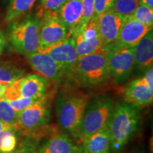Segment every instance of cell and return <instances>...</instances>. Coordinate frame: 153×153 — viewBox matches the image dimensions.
I'll use <instances>...</instances> for the list:
<instances>
[{
  "instance_id": "6da1fadb",
  "label": "cell",
  "mask_w": 153,
  "mask_h": 153,
  "mask_svg": "<svg viewBox=\"0 0 153 153\" xmlns=\"http://www.w3.org/2000/svg\"><path fill=\"white\" fill-rule=\"evenodd\" d=\"M140 121L139 108L126 102L115 104L108 129L111 152L119 153L138 129Z\"/></svg>"
},
{
  "instance_id": "7a4b0ae2",
  "label": "cell",
  "mask_w": 153,
  "mask_h": 153,
  "mask_svg": "<svg viewBox=\"0 0 153 153\" xmlns=\"http://www.w3.org/2000/svg\"><path fill=\"white\" fill-rule=\"evenodd\" d=\"M114 106L112 99L107 97H98L89 102L73 137L83 141L87 137L108 128Z\"/></svg>"
},
{
  "instance_id": "3957f363",
  "label": "cell",
  "mask_w": 153,
  "mask_h": 153,
  "mask_svg": "<svg viewBox=\"0 0 153 153\" xmlns=\"http://www.w3.org/2000/svg\"><path fill=\"white\" fill-rule=\"evenodd\" d=\"M82 85H102L111 77L109 66L104 49L78 57L72 74Z\"/></svg>"
},
{
  "instance_id": "277c9868",
  "label": "cell",
  "mask_w": 153,
  "mask_h": 153,
  "mask_svg": "<svg viewBox=\"0 0 153 153\" xmlns=\"http://www.w3.org/2000/svg\"><path fill=\"white\" fill-rule=\"evenodd\" d=\"M89 97L81 93L62 94L57 97L55 111L59 125L73 135L81 123Z\"/></svg>"
},
{
  "instance_id": "5b68a950",
  "label": "cell",
  "mask_w": 153,
  "mask_h": 153,
  "mask_svg": "<svg viewBox=\"0 0 153 153\" xmlns=\"http://www.w3.org/2000/svg\"><path fill=\"white\" fill-rule=\"evenodd\" d=\"M40 25L41 19L32 16L12 24L9 40L17 53L27 57L38 52Z\"/></svg>"
},
{
  "instance_id": "8992f818",
  "label": "cell",
  "mask_w": 153,
  "mask_h": 153,
  "mask_svg": "<svg viewBox=\"0 0 153 153\" xmlns=\"http://www.w3.org/2000/svg\"><path fill=\"white\" fill-rule=\"evenodd\" d=\"M51 120V106L45 97L18 113L15 131H20L25 136L33 137Z\"/></svg>"
},
{
  "instance_id": "52a82bcc",
  "label": "cell",
  "mask_w": 153,
  "mask_h": 153,
  "mask_svg": "<svg viewBox=\"0 0 153 153\" xmlns=\"http://www.w3.org/2000/svg\"><path fill=\"white\" fill-rule=\"evenodd\" d=\"M48 81L42 76L28 74L7 85L3 97L7 101L22 98L38 99L45 97Z\"/></svg>"
},
{
  "instance_id": "ba28073f",
  "label": "cell",
  "mask_w": 153,
  "mask_h": 153,
  "mask_svg": "<svg viewBox=\"0 0 153 153\" xmlns=\"http://www.w3.org/2000/svg\"><path fill=\"white\" fill-rule=\"evenodd\" d=\"M109 66L111 76L118 83H123L131 76L134 68L133 48L107 45L104 47Z\"/></svg>"
},
{
  "instance_id": "9c48e42d",
  "label": "cell",
  "mask_w": 153,
  "mask_h": 153,
  "mask_svg": "<svg viewBox=\"0 0 153 153\" xmlns=\"http://www.w3.org/2000/svg\"><path fill=\"white\" fill-rule=\"evenodd\" d=\"M41 19L38 52L43 53L49 48L70 37L68 30L58 16L57 12L45 13Z\"/></svg>"
},
{
  "instance_id": "30bf717a",
  "label": "cell",
  "mask_w": 153,
  "mask_h": 153,
  "mask_svg": "<svg viewBox=\"0 0 153 153\" xmlns=\"http://www.w3.org/2000/svg\"><path fill=\"white\" fill-rule=\"evenodd\" d=\"M43 53L48 55L69 75H71L79 57L76 52L74 40L72 36L46 49Z\"/></svg>"
},
{
  "instance_id": "8fae6325",
  "label": "cell",
  "mask_w": 153,
  "mask_h": 153,
  "mask_svg": "<svg viewBox=\"0 0 153 153\" xmlns=\"http://www.w3.org/2000/svg\"><path fill=\"white\" fill-rule=\"evenodd\" d=\"M151 30L152 27L143 24L132 16L128 17L122 25L117 39L110 45L133 48Z\"/></svg>"
},
{
  "instance_id": "7c38bea8",
  "label": "cell",
  "mask_w": 153,
  "mask_h": 153,
  "mask_svg": "<svg viewBox=\"0 0 153 153\" xmlns=\"http://www.w3.org/2000/svg\"><path fill=\"white\" fill-rule=\"evenodd\" d=\"M33 70L47 80L59 82L65 76V72L48 55L37 52L26 57Z\"/></svg>"
},
{
  "instance_id": "4fadbf2b",
  "label": "cell",
  "mask_w": 153,
  "mask_h": 153,
  "mask_svg": "<svg viewBox=\"0 0 153 153\" xmlns=\"http://www.w3.org/2000/svg\"><path fill=\"white\" fill-rule=\"evenodd\" d=\"M125 19L112 9L105 11L97 17L99 32L103 46H106L117 39Z\"/></svg>"
},
{
  "instance_id": "5bb4252c",
  "label": "cell",
  "mask_w": 153,
  "mask_h": 153,
  "mask_svg": "<svg viewBox=\"0 0 153 153\" xmlns=\"http://www.w3.org/2000/svg\"><path fill=\"white\" fill-rule=\"evenodd\" d=\"M124 100L137 108L149 106L153 101V89L142 77L133 80L124 90Z\"/></svg>"
},
{
  "instance_id": "9a60e30c",
  "label": "cell",
  "mask_w": 153,
  "mask_h": 153,
  "mask_svg": "<svg viewBox=\"0 0 153 153\" xmlns=\"http://www.w3.org/2000/svg\"><path fill=\"white\" fill-rule=\"evenodd\" d=\"M38 153H82V145L67 133H58L45 141Z\"/></svg>"
},
{
  "instance_id": "2e32d148",
  "label": "cell",
  "mask_w": 153,
  "mask_h": 153,
  "mask_svg": "<svg viewBox=\"0 0 153 153\" xmlns=\"http://www.w3.org/2000/svg\"><path fill=\"white\" fill-rule=\"evenodd\" d=\"M135 68L138 70H147L153 64V33L150 30L133 47Z\"/></svg>"
},
{
  "instance_id": "e0dca14e",
  "label": "cell",
  "mask_w": 153,
  "mask_h": 153,
  "mask_svg": "<svg viewBox=\"0 0 153 153\" xmlns=\"http://www.w3.org/2000/svg\"><path fill=\"white\" fill-rule=\"evenodd\" d=\"M58 16L72 36L79 25L82 16V0H71L62 6L57 12Z\"/></svg>"
},
{
  "instance_id": "ac0fdd59",
  "label": "cell",
  "mask_w": 153,
  "mask_h": 153,
  "mask_svg": "<svg viewBox=\"0 0 153 153\" xmlns=\"http://www.w3.org/2000/svg\"><path fill=\"white\" fill-rule=\"evenodd\" d=\"M82 142V153L111 152V142L108 128L87 137Z\"/></svg>"
},
{
  "instance_id": "d6986e66",
  "label": "cell",
  "mask_w": 153,
  "mask_h": 153,
  "mask_svg": "<svg viewBox=\"0 0 153 153\" xmlns=\"http://www.w3.org/2000/svg\"><path fill=\"white\" fill-rule=\"evenodd\" d=\"M73 38L75 43L76 52L79 57L91 54L104 49L100 35L91 40L82 39L77 36H74Z\"/></svg>"
},
{
  "instance_id": "ffe728a7",
  "label": "cell",
  "mask_w": 153,
  "mask_h": 153,
  "mask_svg": "<svg viewBox=\"0 0 153 153\" xmlns=\"http://www.w3.org/2000/svg\"><path fill=\"white\" fill-rule=\"evenodd\" d=\"M36 0H11L5 14V21L10 22L22 16L33 7Z\"/></svg>"
},
{
  "instance_id": "44dd1931",
  "label": "cell",
  "mask_w": 153,
  "mask_h": 153,
  "mask_svg": "<svg viewBox=\"0 0 153 153\" xmlns=\"http://www.w3.org/2000/svg\"><path fill=\"white\" fill-rule=\"evenodd\" d=\"M24 75V72L17 67L7 62H0V83L2 85H10Z\"/></svg>"
},
{
  "instance_id": "7402d4cb",
  "label": "cell",
  "mask_w": 153,
  "mask_h": 153,
  "mask_svg": "<svg viewBox=\"0 0 153 153\" xmlns=\"http://www.w3.org/2000/svg\"><path fill=\"white\" fill-rule=\"evenodd\" d=\"M18 113L15 111L7 99L1 97L0 98V121L12 126H16ZM15 131V130H14Z\"/></svg>"
},
{
  "instance_id": "603a6c76",
  "label": "cell",
  "mask_w": 153,
  "mask_h": 153,
  "mask_svg": "<svg viewBox=\"0 0 153 153\" xmlns=\"http://www.w3.org/2000/svg\"><path fill=\"white\" fill-rule=\"evenodd\" d=\"M139 4V0H116L112 9L126 19L133 14Z\"/></svg>"
},
{
  "instance_id": "cb8c5ba5",
  "label": "cell",
  "mask_w": 153,
  "mask_h": 153,
  "mask_svg": "<svg viewBox=\"0 0 153 153\" xmlns=\"http://www.w3.org/2000/svg\"><path fill=\"white\" fill-rule=\"evenodd\" d=\"M82 16L79 25L72 36H74L76 34L81 33L82 30L85 28L87 23L91 20V19L94 14V0H82Z\"/></svg>"
},
{
  "instance_id": "d4e9b609",
  "label": "cell",
  "mask_w": 153,
  "mask_h": 153,
  "mask_svg": "<svg viewBox=\"0 0 153 153\" xmlns=\"http://www.w3.org/2000/svg\"><path fill=\"white\" fill-rule=\"evenodd\" d=\"M146 26L152 27L153 24V8L147 6L139 4L135 12L131 16Z\"/></svg>"
},
{
  "instance_id": "484cf974",
  "label": "cell",
  "mask_w": 153,
  "mask_h": 153,
  "mask_svg": "<svg viewBox=\"0 0 153 153\" xmlns=\"http://www.w3.org/2000/svg\"><path fill=\"white\" fill-rule=\"evenodd\" d=\"M99 35L98 24H97V17L93 16L91 20L87 23L86 26L81 33L76 34L74 36H79L82 39L85 40H91L92 38L97 37ZM72 36V37H74Z\"/></svg>"
},
{
  "instance_id": "4316f807",
  "label": "cell",
  "mask_w": 153,
  "mask_h": 153,
  "mask_svg": "<svg viewBox=\"0 0 153 153\" xmlns=\"http://www.w3.org/2000/svg\"><path fill=\"white\" fill-rule=\"evenodd\" d=\"M38 149L37 140L28 137L16 146L14 150L7 153H38Z\"/></svg>"
},
{
  "instance_id": "83f0119b",
  "label": "cell",
  "mask_w": 153,
  "mask_h": 153,
  "mask_svg": "<svg viewBox=\"0 0 153 153\" xmlns=\"http://www.w3.org/2000/svg\"><path fill=\"white\" fill-rule=\"evenodd\" d=\"M66 2V0H41V7L42 10L40 11L39 16H41L45 13L58 12Z\"/></svg>"
},
{
  "instance_id": "f1b7e54d",
  "label": "cell",
  "mask_w": 153,
  "mask_h": 153,
  "mask_svg": "<svg viewBox=\"0 0 153 153\" xmlns=\"http://www.w3.org/2000/svg\"><path fill=\"white\" fill-rule=\"evenodd\" d=\"M116 0H94V16L98 17L105 11L112 9Z\"/></svg>"
},
{
  "instance_id": "f546056e",
  "label": "cell",
  "mask_w": 153,
  "mask_h": 153,
  "mask_svg": "<svg viewBox=\"0 0 153 153\" xmlns=\"http://www.w3.org/2000/svg\"><path fill=\"white\" fill-rule=\"evenodd\" d=\"M38 99H30V98H22L16 99V100H13V101H8L9 104L12 108L16 111L17 113H19L22 111L23 110H24L25 108H26L27 107L30 106L31 104H33L34 102H36Z\"/></svg>"
},
{
  "instance_id": "4dcf8cb0",
  "label": "cell",
  "mask_w": 153,
  "mask_h": 153,
  "mask_svg": "<svg viewBox=\"0 0 153 153\" xmlns=\"http://www.w3.org/2000/svg\"><path fill=\"white\" fill-rule=\"evenodd\" d=\"M143 79L146 82V84L150 89H153V68L151 67L147 70H145L144 76H143Z\"/></svg>"
},
{
  "instance_id": "1f68e13d",
  "label": "cell",
  "mask_w": 153,
  "mask_h": 153,
  "mask_svg": "<svg viewBox=\"0 0 153 153\" xmlns=\"http://www.w3.org/2000/svg\"><path fill=\"white\" fill-rule=\"evenodd\" d=\"M6 43H7V41H6L4 34L1 30H0V55L3 53L6 46Z\"/></svg>"
},
{
  "instance_id": "d6a6232c",
  "label": "cell",
  "mask_w": 153,
  "mask_h": 153,
  "mask_svg": "<svg viewBox=\"0 0 153 153\" xmlns=\"http://www.w3.org/2000/svg\"><path fill=\"white\" fill-rule=\"evenodd\" d=\"M139 4L153 8V0H139Z\"/></svg>"
},
{
  "instance_id": "836d02e7",
  "label": "cell",
  "mask_w": 153,
  "mask_h": 153,
  "mask_svg": "<svg viewBox=\"0 0 153 153\" xmlns=\"http://www.w3.org/2000/svg\"><path fill=\"white\" fill-rule=\"evenodd\" d=\"M5 129H14V128H13L12 126L8 125V124H6L4 123H3V122L0 121V131Z\"/></svg>"
},
{
  "instance_id": "e575fe53",
  "label": "cell",
  "mask_w": 153,
  "mask_h": 153,
  "mask_svg": "<svg viewBox=\"0 0 153 153\" xmlns=\"http://www.w3.org/2000/svg\"><path fill=\"white\" fill-rule=\"evenodd\" d=\"M6 87H7V85H2V84L0 83V98H1V97H3Z\"/></svg>"
},
{
  "instance_id": "d590c367",
  "label": "cell",
  "mask_w": 153,
  "mask_h": 153,
  "mask_svg": "<svg viewBox=\"0 0 153 153\" xmlns=\"http://www.w3.org/2000/svg\"><path fill=\"white\" fill-rule=\"evenodd\" d=\"M67 1H71V0H66Z\"/></svg>"
},
{
  "instance_id": "8d00e7d4",
  "label": "cell",
  "mask_w": 153,
  "mask_h": 153,
  "mask_svg": "<svg viewBox=\"0 0 153 153\" xmlns=\"http://www.w3.org/2000/svg\"><path fill=\"white\" fill-rule=\"evenodd\" d=\"M137 153H140V152H137Z\"/></svg>"
}]
</instances>
